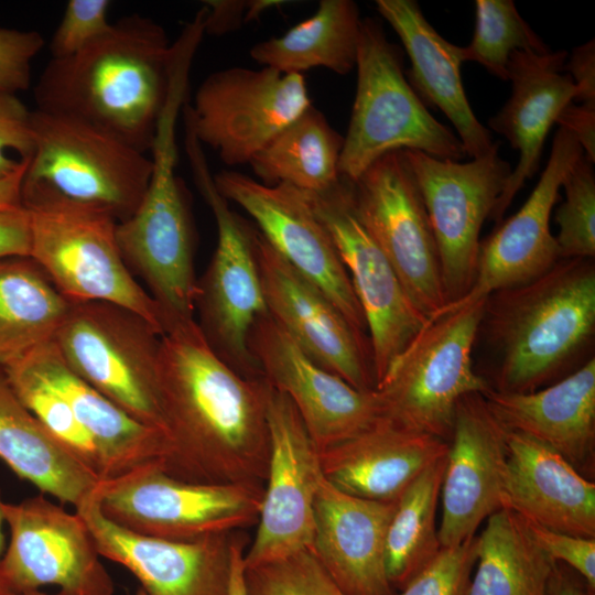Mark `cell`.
Here are the masks:
<instances>
[{
	"instance_id": "1",
	"label": "cell",
	"mask_w": 595,
	"mask_h": 595,
	"mask_svg": "<svg viewBox=\"0 0 595 595\" xmlns=\"http://www.w3.org/2000/svg\"><path fill=\"white\" fill-rule=\"evenodd\" d=\"M269 389L263 377H242L221 360L196 320L170 327L161 336L158 368L166 443L161 466L190 482L262 485Z\"/></svg>"
},
{
	"instance_id": "2",
	"label": "cell",
	"mask_w": 595,
	"mask_h": 595,
	"mask_svg": "<svg viewBox=\"0 0 595 595\" xmlns=\"http://www.w3.org/2000/svg\"><path fill=\"white\" fill-rule=\"evenodd\" d=\"M500 392H532L595 358V261L560 259L524 284L484 299L474 347Z\"/></svg>"
},
{
	"instance_id": "3",
	"label": "cell",
	"mask_w": 595,
	"mask_h": 595,
	"mask_svg": "<svg viewBox=\"0 0 595 595\" xmlns=\"http://www.w3.org/2000/svg\"><path fill=\"white\" fill-rule=\"evenodd\" d=\"M172 62L164 29L138 13L126 15L77 54L50 60L34 87L35 109L88 122L147 153Z\"/></svg>"
},
{
	"instance_id": "4",
	"label": "cell",
	"mask_w": 595,
	"mask_h": 595,
	"mask_svg": "<svg viewBox=\"0 0 595 595\" xmlns=\"http://www.w3.org/2000/svg\"><path fill=\"white\" fill-rule=\"evenodd\" d=\"M182 111L170 99L151 147L152 172L137 210L117 225V241L131 274L145 283L162 312L165 332L194 318L198 293L194 230L177 163L176 123ZM164 332V333H165Z\"/></svg>"
},
{
	"instance_id": "5",
	"label": "cell",
	"mask_w": 595,
	"mask_h": 595,
	"mask_svg": "<svg viewBox=\"0 0 595 595\" xmlns=\"http://www.w3.org/2000/svg\"><path fill=\"white\" fill-rule=\"evenodd\" d=\"M357 86L339 159L340 177L353 182L392 151H420L443 160L466 158L458 137L436 120L403 73V53L382 24L361 19Z\"/></svg>"
},
{
	"instance_id": "6",
	"label": "cell",
	"mask_w": 595,
	"mask_h": 595,
	"mask_svg": "<svg viewBox=\"0 0 595 595\" xmlns=\"http://www.w3.org/2000/svg\"><path fill=\"white\" fill-rule=\"evenodd\" d=\"M33 152L22 201L51 196L110 214L118 223L139 207L152 172L145 153L88 122L32 110Z\"/></svg>"
},
{
	"instance_id": "7",
	"label": "cell",
	"mask_w": 595,
	"mask_h": 595,
	"mask_svg": "<svg viewBox=\"0 0 595 595\" xmlns=\"http://www.w3.org/2000/svg\"><path fill=\"white\" fill-rule=\"evenodd\" d=\"M30 217V258L69 302H107L128 309L161 335V310L126 266L118 221L108 213L51 196L22 201Z\"/></svg>"
},
{
	"instance_id": "8",
	"label": "cell",
	"mask_w": 595,
	"mask_h": 595,
	"mask_svg": "<svg viewBox=\"0 0 595 595\" xmlns=\"http://www.w3.org/2000/svg\"><path fill=\"white\" fill-rule=\"evenodd\" d=\"M483 303L442 311L429 320L376 387L381 418L450 441L458 401L490 390L474 365Z\"/></svg>"
},
{
	"instance_id": "9",
	"label": "cell",
	"mask_w": 595,
	"mask_h": 595,
	"mask_svg": "<svg viewBox=\"0 0 595 595\" xmlns=\"http://www.w3.org/2000/svg\"><path fill=\"white\" fill-rule=\"evenodd\" d=\"M185 151L194 182L210 208L217 228L212 260L197 282L195 312L208 345L229 367L246 378H261L248 337L255 321L266 313L250 223L234 213L220 195L203 145L185 127Z\"/></svg>"
},
{
	"instance_id": "10",
	"label": "cell",
	"mask_w": 595,
	"mask_h": 595,
	"mask_svg": "<svg viewBox=\"0 0 595 595\" xmlns=\"http://www.w3.org/2000/svg\"><path fill=\"white\" fill-rule=\"evenodd\" d=\"M161 336L144 318L122 306L71 302L54 344L75 375L164 435L158 392Z\"/></svg>"
},
{
	"instance_id": "11",
	"label": "cell",
	"mask_w": 595,
	"mask_h": 595,
	"mask_svg": "<svg viewBox=\"0 0 595 595\" xmlns=\"http://www.w3.org/2000/svg\"><path fill=\"white\" fill-rule=\"evenodd\" d=\"M95 495L102 515L128 530L194 541L257 522L263 486L190 482L150 463L100 480Z\"/></svg>"
},
{
	"instance_id": "12",
	"label": "cell",
	"mask_w": 595,
	"mask_h": 595,
	"mask_svg": "<svg viewBox=\"0 0 595 595\" xmlns=\"http://www.w3.org/2000/svg\"><path fill=\"white\" fill-rule=\"evenodd\" d=\"M311 106L303 74L234 66L209 74L182 111L197 141L236 166L248 164Z\"/></svg>"
},
{
	"instance_id": "13",
	"label": "cell",
	"mask_w": 595,
	"mask_h": 595,
	"mask_svg": "<svg viewBox=\"0 0 595 595\" xmlns=\"http://www.w3.org/2000/svg\"><path fill=\"white\" fill-rule=\"evenodd\" d=\"M499 144L465 163L403 151L435 238L445 306L458 303L472 289L480 229L511 174L510 163L498 154Z\"/></svg>"
},
{
	"instance_id": "14",
	"label": "cell",
	"mask_w": 595,
	"mask_h": 595,
	"mask_svg": "<svg viewBox=\"0 0 595 595\" xmlns=\"http://www.w3.org/2000/svg\"><path fill=\"white\" fill-rule=\"evenodd\" d=\"M356 213L408 296L431 320L446 305L439 251L403 151L389 152L350 182Z\"/></svg>"
},
{
	"instance_id": "15",
	"label": "cell",
	"mask_w": 595,
	"mask_h": 595,
	"mask_svg": "<svg viewBox=\"0 0 595 595\" xmlns=\"http://www.w3.org/2000/svg\"><path fill=\"white\" fill-rule=\"evenodd\" d=\"M302 193L331 235L363 309L377 387L429 320L412 303L392 266L360 221L350 182L340 177L324 192Z\"/></svg>"
},
{
	"instance_id": "16",
	"label": "cell",
	"mask_w": 595,
	"mask_h": 595,
	"mask_svg": "<svg viewBox=\"0 0 595 595\" xmlns=\"http://www.w3.org/2000/svg\"><path fill=\"white\" fill-rule=\"evenodd\" d=\"M10 539L0 577L22 591L56 586L73 595H112L113 585L84 519L45 494L3 502Z\"/></svg>"
},
{
	"instance_id": "17",
	"label": "cell",
	"mask_w": 595,
	"mask_h": 595,
	"mask_svg": "<svg viewBox=\"0 0 595 595\" xmlns=\"http://www.w3.org/2000/svg\"><path fill=\"white\" fill-rule=\"evenodd\" d=\"M220 195L241 207L268 244L317 286L358 331L368 334L349 274L325 226L304 194L289 185H266L236 171L214 175Z\"/></svg>"
},
{
	"instance_id": "18",
	"label": "cell",
	"mask_w": 595,
	"mask_h": 595,
	"mask_svg": "<svg viewBox=\"0 0 595 595\" xmlns=\"http://www.w3.org/2000/svg\"><path fill=\"white\" fill-rule=\"evenodd\" d=\"M269 463L257 531L245 567L312 547L314 501L323 477L318 451L290 399L270 386L267 399Z\"/></svg>"
},
{
	"instance_id": "19",
	"label": "cell",
	"mask_w": 595,
	"mask_h": 595,
	"mask_svg": "<svg viewBox=\"0 0 595 595\" xmlns=\"http://www.w3.org/2000/svg\"><path fill=\"white\" fill-rule=\"evenodd\" d=\"M266 305L271 317L316 364L358 390H376L368 334L358 331L313 283L296 272L249 225Z\"/></svg>"
},
{
	"instance_id": "20",
	"label": "cell",
	"mask_w": 595,
	"mask_h": 595,
	"mask_svg": "<svg viewBox=\"0 0 595 595\" xmlns=\"http://www.w3.org/2000/svg\"><path fill=\"white\" fill-rule=\"evenodd\" d=\"M248 346L263 378L296 409L318 452L381 418L376 390L363 391L309 357L268 313L253 323Z\"/></svg>"
},
{
	"instance_id": "21",
	"label": "cell",
	"mask_w": 595,
	"mask_h": 595,
	"mask_svg": "<svg viewBox=\"0 0 595 595\" xmlns=\"http://www.w3.org/2000/svg\"><path fill=\"white\" fill-rule=\"evenodd\" d=\"M75 511L100 558L127 569L145 595H228L234 532L194 541L140 534L105 517L95 489Z\"/></svg>"
},
{
	"instance_id": "22",
	"label": "cell",
	"mask_w": 595,
	"mask_h": 595,
	"mask_svg": "<svg viewBox=\"0 0 595 595\" xmlns=\"http://www.w3.org/2000/svg\"><path fill=\"white\" fill-rule=\"evenodd\" d=\"M576 139L559 127L550 156L531 194L512 216L480 240L474 284L458 303L440 312L484 300L488 294L530 282L549 271L559 260L550 219L560 199L562 182L583 155Z\"/></svg>"
},
{
	"instance_id": "23",
	"label": "cell",
	"mask_w": 595,
	"mask_h": 595,
	"mask_svg": "<svg viewBox=\"0 0 595 595\" xmlns=\"http://www.w3.org/2000/svg\"><path fill=\"white\" fill-rule=\"evenodd\" d=\"M507 462L506 429L482 393L457 403L443 475L441 547L458 545L502 508Z\"/></svg>"
},
{
	"instance_id": "24",
	"label": "cell",
	"mask_w": 595,
	"mask_h": 595,
	"mask_svg": "<svg viewBox=\"0 0 595 595\" xmlns=\"http://www.w3.org/2000/svg\"><path fill=\"white\" fill-rule=\"evenodd\" d=\"M396 501L343 493L322 477L314 501L312 551L346 595H393L386 537Z\"/></svg>"
},
{
	"instance_id": "25",
	"label": "cell",
	"mask_w": 595,
	"mask_h": 595,
	"mask_svg": "<svg viewBox=\"0 0 595 595\" xmlns=\"http://www.w3.org/2000/svg\"><path fill=\"white\" fill-rule=\"evenodd\" d=\"M566 51L534 54L513 52L507 64L511 95L489 119V128L504 136L519 159L490 215L497 225L523 187L537 173L543 147L560 112L573 102L576 88L564 72Z\"/></svg>"
},
{
	"instance_id": "26",
	"label": "cell",
	"mask_w": 595,
	"mask_h": 595,
	"mask_svg": "<svg viewBox=\"0 0 595 595\" xmlns=\"http://www.w3.org/2000/svg\"><path fill=\"white\" fill-rule=\"evenodd\" d=\"M502 508L540 527L595 538V485L559 453L506 430Z\"/></svg>"
},
{
	"instance_id": "27",
	"label": "cell",
	"mask_w": 595,
	"mask_h": 595,
	"mask_svg": "<svg viewBox=\"0 0 595 595\" xmlns=\"http://www.w3.org/2000/svg\"><path fill=\"white\" fill-rule=\"evenodd\" d=\"M448 442L380 418L371 426L318 452L324 478L348 495L396 501L430 465L446 456Z\"/></svg>"
},
{
	"instance_id": "28",
	"label": "cell",
	"mask_w": 595,
	"mask_h": 595,
	"mask_svg": "<svg viewBox=\"0 0 595 595\" xmlns=\"http://www.w3.org/2000/svg\"><path fill=\"white\" fill-rule=\"evenodd\" d=\"M376 8L402 42L411 63L408 82L422 102L447 117L467 156L487 154L497 141L467 99L461 76L466 62L463 46L439 34L414 0H377Z\"/></svg>"
},
{
	"instance_id": "29",
	"label": "cell",
	"mask_w": 595,
	"mask_h": 595,
	"mask_svg": "<svg viewBox=\"0 0 595 595\" xmlns=\"http://www.w3.org/2000/svg\"><path fill=\"white\" fill-rule=\"evenodd\" d=\"M23 359L71 404L95 445L101 480L150 463H163L166 455L163 433L137 421L75 375L64 363L54 340Z\"/></svg>"
},
{
	"instance_id": "30",
	"label": "cell",
	"mask_w": 595,
	"mask_h": 595,
	"mask_svg": "<svg viewBox=\"0 0 595 595\" xmlns=\"http://www.w3.org/2000/svg\"><path fill=\"white\" fill-rule=\"evenodd\" d=\"M486 402L508 431L559 453L574 467L595 443V358L567 377L532 392L488 390Z\"/></svg>"
},
{
	"instance_id": "31",
	"label": "cell",
	"mask_w": 595,
	"mask_h": 595,
	"mask_svg": "<svg viewBox=\"0 0 595 595\" xmlns=\"http://www.w3.org/2000/svg\"><path fill=\"white\" fill-rule=\"evenodd\" d=\"M0 459L21 479L76 508L101 480L23 404L0 367Z\"/></svg>"
},
{
	"instance_id": "32",
	"label": "cell",
	"mask_w": 595,
	"mask_h": 595,
	"mask_svg": "<svg viewBox=\"0 0 595 595\" xmlns=\"http://www.w3.org/2000/svg\"><path fill=\"white\" fill-rule=\"evenodd\" d=\"M360 13L351 0H322L316 11L284 34L250 48L251 58L281 73L323 67L346 75L356 66Z\"/></svg>"
},
{
	"instance_id": "33",
	"label": "cell",
	"mask_w": 595,
	"mask_h": 595,
	"mask_svg": "<svg viewBox=\"0 0 595 595\" xmlns=\"http://www.w3.org/2000/svg\"><path fill=\"white\" fill-rule=\"evenodd\" d=\"M69 307L30 257L0 260V367L53 342Z\"/></svg>"
},
{
	"instance_id": "34",
	"label": "cell",
	"mask_w": 595,
	"mask_h": 595,
	"mask_svg": "<svg viewBox=\"0 0 595 595\" xmlns=\"http://www.w3.org/2000/svg\"><path fill=\"white\" fill-rule=\"evenodd\" d=\"M476 571L465 595H545L558 565L508 508L486 519L476 536Z\"/></svg>"
},
{
	"instance_id": "35",
	"label": "cell",
	"mask_w": 595,
	"mask_h": 595,
	"mask_svg": "<svg viewBox=\"0 0 595 595\" xmlns=\"http://www.w3.org/2000/svg\"><path fill=\"white\" fill-rule=\"evenodd\" d=\"M342 137L324 113L311 106L273 137L248 163L259 182L324 192L340 180Z\"/></svg>"
},
{
	"instance_id": "36",
	"label": "cell",
	"mask_w": 595,
	"mask_h": 595,
	"mask_svg": "<svg viewBox=\"0 0 595 595\" xmlns=\"http://www.w3.org/2000/svg\"><path fill=\"white\" fill-rule=\"evenodd\" d=\"M446 456L425 468L397 499L386 537V571L403 588L441 550L436 508Z\"/></svg>"
},
{
	"instance_id": "37",
	"label": "cell",
	"mask_w": 595,
	"mask_h": 595,
	"mask_svg": "<svg viewBox=\"0 0 595 595\" xmlns=\"http://www.w3.org/2000/svg\"><path fill=\"white\" fill-rule=\"evenodd\" d=\"M463 48L465 61L480 64L502 80H508L507 64L513 52H551L512 0H476L474 35Z\"/></svg>"
},
{
	"instance_id": "38",
	"label": "cell",
	"mask_w": 595,
	"mask_h": 595,
	"mask_svg": "<svg viewBox=\"0 0 595 595\" xmlns=\"http://www.w3.org/2000/svg\"><path fill=\"white\" fill-rule=\"evenodd\" d=\"M3 370L20 400L41 424L98 474L95 445L76 419L68 401L25 359Z\"/></svg>"
},
{
	"instance_id": "39",
	"label": "cell",
	"mask_w": 595,
	"mask_h": 595,
	"mask_svg": "<svg viewBox=\"0 0 595 595\" xmlns=\"http://www.w3.org/2000/svg\"><path fill=\"white\" fill-rule=\"evenodd\" d=\"M564 201L554 212L560 259L595 257V172L583 154L569 170L562 186Z\"/></svg>"
},
{
	"instance_id": "40",
	"label": "cell",
	"mask_w": 595,
	"mask_h": 595,
	"mask_svg": "<svg viewBox=\"0 0 595 595\" xmlns=\"http://www.w3.org/2000/svg\"><path fill=\"white\" fill-rule=\"evenodd\" d=\"M248 595H346L311 548L286 558L245 567Z\"/></svg>"
},
{
	"instance_id": "41",
	"label": "cell",
	"mask_w": 595,
	"mask_h": 595,
	"mask_svg": "<svg viewBox=\"0 0 595 595\" xmlns=\"http://www.w3.org/2000/svg\"><path fill=\"white\" fill-rule=\"evenodd\" d=\"M476 537L437 554L393 595H465L476 563Z\"/></svg>"
},
{
	"instance_id": "42",
	"label": "cell",
	"mask_w": 595,
	"mask_h": 595,
	"mask_svg": "<svg viewBox=\"0 0 595 595\" xmlns=\"http://www.w3.org/2000/svg\"><path fill=\"white\" fill-rule=\"evenodd\" d=\"M110 6L108 0H69L50 42L51 58L75 55L106 34Z\"/></svg>"
},
{
	"instance_id": "43",
	"label": "cell",
	"mask_w": 595,
	"mask_h": 595,
	"mask_svg": "<svg viewBox=\"0 0 595 595\" xmlns=\"http://www.w3.org/2000/svg\"><path fill=\"white\" fill-rule=\"evenodd\" d=\"M31 117L17 95H0V178L28 165L34 148Z\"/></svg>"
},
{
	"instance_id": "44",
	"label": "cell",
	"mask_w": 595,
	"mask_h": 595,
	"mask_svg": "<svg viewBox=\"0 0 595 595\" xmlns=\"http://www.w3.org/2000/svg\"><path fill=\"white\" fill-rule=\"evenodd\" d=\"M43 46L36 31L0 28V95H17L30 87L32 62Z\"/></svg>"
},
{
	"instance_id": "45",
	"label": "cell",
	"mask_w": 595,
	"mask_h": 595,
	"mask_svg": "<svg viewBox=\"0 0 595 595\" xmlns=\"http://www.w3.org/2000/svg\"><path fill=\"white\" fill-rule=\"evenodd\" d=\"M524 520V519H523ZM537 544L556 563H566L595 589V538L577 537L553 531L524 520Z\"/></svg>"
},
{
	"instance_id": "46",
	"label": "cell",
	"mask_w": 595,
	"mask_h": 595,
	"mask_svg": "<svg viewBox=\"0 0 595 595\" xmlns=\"http://www.w3.org/2000/svg\"><path fill=\"white\" fill-rule=\"evenodd\" d=\"M563 68L576 88L573 102L595 106V41L573 48Z\"/></svg>"
},
{
	"instance_id": "47",
	"label": "cell",
	"mask_w": 595,
	"mask_h": 595,
	"mask_svg": "<svg viewBox=\"0 0 595 595\" xmlns=\"http://www.w3.org/2000/svg\"><path fill=\"white\" fill-rule=\"evenodd\" d=\"M31 246L30 217L22 205L0 212V260L29 257Z\"/></svg>"
},
{
	"instance_id": "48",
	"label": "cell",
	"mask_w": 595,
	"mask_h": 595,
	"mask_svg": "<svg viewBox=\"0 0 595 595\" xmlns=\"http://www.w3.org/2000/svg\"><path fill=\"white\" fill-rule=\"evenodd\" d=\"M556 123L576 139L586 159L595 163V106L571 102L560 112Z\"/></svg>"
},
{
	"instance_id": "49",
	"label": "cell",
	"mask_w": 595,
	"mask_h": 595,
	"mask_svg": "<svg viewBox=\"0 0 595 595\" xmlns=\"http://www.w3.org/2000/svg\"><path fill=\"white\" fill-rule=\"evenodd\" d=\"M205 7V34L223 35L245 23L247 1L208 0Z\"/></svg>"
},
{
	"instance_id": "50",
	"label": "cell",
	"mask_w": 595,
	"mask_h": 595,
	"mask_svg": "<svg viewBox=\"0 0 595 595\" xmlns=\"http://www.w3.org/2000/svg\"><path fill=\"white\" fill-rule=\"evenodd\" d=\"M586 586L585 583L577 582L572 574L564 572L558 563L550 577L545 595H591L592 592L584 588Z\"/></svg>"
},
{
	"instance_id": "51",
	"label": "cell",
	"mask_w": 595,
	"mask_h": 595,
	"mask_svg": "<svg viewBox=\"0 0 595 595\" xmlns=\"http://www.w3.org/2000/svg\"><path fill=\"white\" fill-rule=\"evenodd\" d=\"M25 169L26 167L10 176L0 178V212L23 205L22 181Z\"/></svg>"
},
{
	"instance_id": "52",
	"label": "cell",
	"mask_w": 595,
	"mask_h": 595,
	"mask_svg": "<svg viewBox=\"0 0 595 595\" xmlns=\"http://www.w3.org/2000/svg\"><path fill=\"white\" fill-rule=\"evenodd\" d=\"M244 542L235 539L231 550V570L228 595H248L245 581Z\"/></svg>"
},
{
	"instance_id": "53",
	"label": "cell",
	"mask_w": 595,
	"mask_h": 595,
	"mask_svg": "<svg viewBox=\"0 0 595 595\" xmlns=\"http://www.w3.org/2000/svg\"><path fill=\"white\" fill-rule=\"evenodd\" d=\"M286 1L281 0H252L247 1V9L245 14V23L258 20L259 17L267 10L280 7Z\"/></svg>"
},
{
	"instance_id": "54",
	"label": "cell",
	"mask_w": 595,
	"mask_h": 595,
	"mask_svg": "<svg viewBox=\"0 0 595 595\" xmlns=\"http://www.w3.org/2000/svg\"><path fill=\"white\" fill-rule=\"evenodd\" d=\"M0 595H73V594L62 592V591H58L57 593H54V594L42 592L41 589L22 591V589H18L10 586L0 577Z\"/></svg>"
},
{
	"instance_id": "55",
	"label": "cell",
	"mask_w": 595,
	"mask_h": 595,
	"mask_svg": "<svg viewBox=\"0 0 595 595\" xmlns=\"http://www.w3.org/2000/svg\"><path fill=\"white\" fill-rule=\"evenodd\" d=\"M3 500L1 498L0 493V560L2 558V554L6 550V540H4V533H3V524H4V518H3Z\"/></svg>"
},
{
	"instance_id": "56",
	"label": "cell",
	"mask_w": 595,
	"mask_h": 595,
	"mask_svg": "<svg viewBox=\"0 0 595 595\" xmlns=\"http://www.w3.org/2000/svg\"><path fill=\"white\" fill-rule=\"evenodd\" d=\"M133 595H145L142 588H138L137 592Z\"/></svg>"
}]
</instances>
